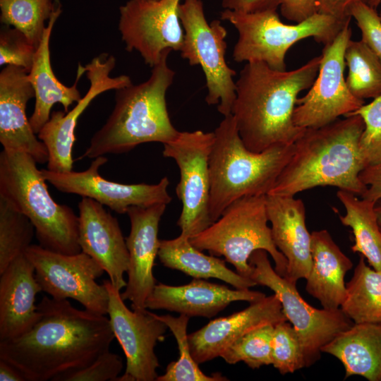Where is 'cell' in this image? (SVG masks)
I'll list each match as a JSON object with an SVG mask.
<instances>
[{
	"instance_id": "cell-1",
	"label": "cell",
	"mask_w": 381,
	"mask_h": 381,
	"mask_svg": "<svg viewBox=\"0 0 381 381\" xmlns=\"http://www.w3.org/2000/svg\"><path fill=\"white\" fill-rule=\"evenodd\" d=\"M37 307L40 318L32 329L0 341V359L20 370L26 381H58L109 350L115 337L106 315L47 296Z\"/></svg>"
},
{
	"instance_id": "cell-2",
	"label": "cell",
	"mask_w": 381,
	"mask_h": 381,
	"mask_svg": "<svg viewBox=\"0 0 381 381\" xmlns=\"http://www.w3.org/2000/svg\"><path fill=\"white\" fill-rule=\"evenodd\" d=\"M321 55L291 71H278L260 61L246 62L236 82L231 114L246 147L262 152L279 144H294L306 128L296 126L293 113L298 94L311 87Z\"/></svg>"
},
{
	"instance_id": "cell-3",
	"label": "cell",
	"mask_w": 381,
	"mask_h": 381,
	"mask_svg": "<svg viewBox=\"0 0 381 381\" xmlns=\"http://www.w3.org/2000/svg\"><path fill=\"white\" fill-rule=\"evenodd\" d=\"M318 128H306L293 155L267 195L294 196L318 186H334L361 196L359 178L365 164L360 149L364 122L358 114Z\"/></svg>"
},
{
	"instance_id": "cell-4",
	"label": "cell",
	"mask_w": 381,
	"mask_h": 381,
	"mask_svg": "<svg viewBox=\"0 0 381 381\" xmlns=\"http://www.w3.org/2000/svg\"><path fill=\"white\" fill-rule=\"evenodd\" d=\"M171 50H165L149 78L115 90L114 107L102 127L91 138L79 159L129 152L151 142L168 143L177 138L169 118L166 95L175 72L168 65Z\"/></svg>"
},
{
	"instance_id": "cell-5",
	"label": "cell",
	"mask_w": 381,
	"mask_h": 381,
	"mask_svg": "<svg viewBox=\"0 0 381 381\" xmlns=\"http://www.w3.org/2000/svg\"><path fill=\"white\" fill-rule=\"evenodd\" d=\"M209 159L212 222L234 201L246 196L267 195L291 159L294 144H279L262 152L248 150L242 141L232 114L214 131Z\"/></svg>"
},
{
	"instance_id": "cell-6",
	"label": "cell",
	"mask_w": 381,
	"mask_h": 381,
	"mask_svg": "<svg viewBox=\"0 0 381 381\" xmlns=\"http://www.w3.org/2000/svg\"><path fill=\"white\" fill-rule=\"evenodd\" d=\"M36 164L25 152L3 149L0 196L30 220L40 246L63 254L79 253L78 216L70 207L54 201Z\"/></svg>"
},
{
	"instance_id": "cell-7",
	"label": "cell",
	"mask_w": 381,
	"mask_h": 381,
	"mask_svg": "<svg viewBox=\"0 0 381 381\" xmlns=\"http://www.w3.org/2000/svg\"><path fill=\"white\" fill-rule=\"evenodd\" d=\"M220 18L238 31L232 54L235 61H260L278 71L286 70L285 56L294 44L313 37L327 45L351 21L317 13L303 22L289 25L281 21L277 10L250 13L224 10Z\"/></svg>"
},
{
	"instance_id": "cell-8",
	"label": "cell",
	"mask_w": 381,
	"mask_h": 381,
	"mask_svg": "<svg viewBox=\"0 0 381 381\" xmlns=\"http://www.w3.org/2000/svg\"><path fill=\"white\" fill-rule=\"evenodd\" d=\"M268 222L266 195L246 196L229 205L216 221L190 238V242L202 251L224 256L236 272L246 277L251 272L250 255L265 250L273 259L275 271L284 277L287 260L273 241Z\"/></svg>"
},
{
	"instance_id": "cell-9",
	"label": "cell",
	"mask_w": 381,
	"mask_h": 381,
	"mask_svg": "<svg viewBox=\"0 0 381 381\" xmlns=\"http://www.w3.org/2000/svg\"><path fill=\"white\" fill-rule=\"evenodd\" d=\"M184 31L181 56L190 66H200L206 82L205 102L217 105L224 116L231 114L236 99V71L226 61L227 35L219 20L208 23L202 0H183L179 8Z\"/></svg>"
},
{
	"instance_id": "cell-10",
	"label": "cell",
	"mask_w": 381,
	"mask_h": 381,
	"mask_svg": "<svg viewBox=\"0 0 381 381\" xmlns=\"http://www.w3.org/2000/svg\"><path fill=\"white\" fill-rule=\"evenodd\" d=\"M250 278L257 284L272 290L279 298L283 313L292 325L301 343L306 368L316 363L321 349L354 322L341 311L318 309L308 304L292 283L272 267L265 250L254 251L248 260Z\"/></svg>"
},
{
	"instance_id": "cell-11",
	"label": "cell",
	"mask_w": 381,
	"mask_h": 381,
	"mask_svg": "<svg viewBox=\"0 0 381 381\" xmlns=\"http://www.w3.org/2000/svg\"><path fill=\"white\" fill-rule=\"evenodd\" d=\"M214 140V132L197 130L180 132L176 139L164 144L163 156L173 159L179 169L176 193L182 210L177 225L181 234L189 238L212 224L209 159Z\"/></svg>"
},
{
	"instance_id": "cell-12",
	"label": "cell",
	"mask_w": 381,
	"mask_h": 381,
	"mask_svg": "<svg viewBox=\"0 0 381 381\" xmlns=\"http://www.w3.org/2000/svg\"><path fill=\"white\" fill-rule=\"evenodd\" d=\"M24 254L34 266L42 291L54 299H73L87 310L107 315V289L96 282L104 270L90 256L82 251L59 253L32 244Z\"/></svg>"
},
{
	"instance_id": "cell-13",
	"label": "cell",
	"mask_w": 381,
	"mask_h": 381,
	"mask_svg": "<svg viewBox=\"0 0 381 381\" xmlns=\"http://www.w3.org/2000/svg\"><path fill=\"white\" fill-rule=\"evenodd\" d=\"M352 34L347 23L335 39L325 45L317 77L306 95L296 100L293 121L300 128H318L358 110L364 100L356 97L344 79V53Z\"/></svg>"
},
{
	"instance_id": "cell-14",
	"label": "cell",
	"mask_w": 381,
	"mask_h": 381,
	"mask_svg": "<svg viewBox=\"0 0 381 381\" xmlns=\"http://www.w3.org/2000/svg\"><path fill=\"white\" fill-rule=\"evenodd\" d=\"M183 0H128L119 7V30L128 52H138L152 68L167 49L180 51L184 31L179 8Z\"/></svg>"
},
{
	"instance_id": "cell-15",
	"label": "cell",
	"mask_w": 381,
	"mask_h": 381,
	"mask_svg": "<svg viewBox=\"0 0 381 381\" xmlns=\"http://www.w3.org/2000/svg\"><path fill=\"white\" fill-rule=\"evenodd\" d=\"M102 284L109 294L107 315L110 325L126 358L125 372L116 381L156 380L159 364L155 347L164 339L167 326L147 309H128L121 291L109 279L104 280Z\"/></svg>"
},
{
	"instance_id": "cell-16",
	"label": "cell",
	"mask_w": 381,
	"mask_h": 381,
	"mask_svg": "<svg viewBox=\"0 0 381 381\" xmlns=\"http://www.w3.org/2000/svg\"><path fill=\"white\" fill-rule=\"evenodd\" d=\"M115 57L102 53L85 64V73L90 87L85 95L68 112L54 111L37 133L48 152L47 169L57 173L73 171L72 150L76 140L75 129L80 116L99 95L121 89L132 84L127 75L111 77L116 66Z\"/></svg>"
},
{
	"instance_id": "cell-17",
	"label": "cell",
	"mask_w": 381,
	"mask_h": 381,
	"mask_svg": "<svg viewBox=\"0 0 381 381\" xmlns=\"http://www.w3.org/2000/svg\"><path fill=\"white\" fill-rule=\"evenodd\" d=\"M107 158H95L90 166L83 171L57 173L42 169L46 181L58 190L90 198L106 205L118 214H125L132 206L147 207L156 204H169L171 198L168 193L169 181L163 177L155 184H124L109 181L99 173Z\"/></svg>"
},
{
	"instance_id": "cell-18",
	"label": "cell",
	"mask_w": 381,
	"mask_h": 381,
	"mask_svg": "<svg viewBox=\"0 0 381 381\" xmlns=\"http://www.w3.org/2000/svg\"><path fill=\"white\" fill-rule=\"evenodd\" d=\"M166 207V204L132 206L126 212L131 222L130 234L126 238L129 266L127 284L121 296L123 301H131L133 310H147L145 302L156 285L152 270L160 245L159 224Z\"/></svg>"
},
{
	"instance_id": "cell-19",
	"label": "cell",
	"mask_w": 381,
	"mask_h": 381,
	"mask_svg": "<svg viewBox=\"0 0 381 381\" xmlns=\"http://www.w3.org/2000/svg\"><path fill=\"white\" fill-rule=\"evenodd\" d=\"M78 210L81 251L95 260L107 273L111 284L121 291L127 284L124 273L128 270L129 253L117 219L90 198L82 197Z\"/></svg>"
},
{
	"instance_id": "cell-20",
	"label": "cell",
	"mask_w": 381,
	"mask_h": 381,
	"mask_svg": "<svg viewBox=\"0 0 381 381\" xmlns=\"http://www.w3.org/2000/svg\"><path fill=\"white\" fill-rule=\"evenodd\" d=\"M35 97L28 72L6 66L0 72V143L4 150L31 155L38 164L48 161L44 143L33 131L26 115L28 101Z\"/></svg>"
},
{
	"instance_id": "cell-21",
	"label": "cell",
	"mask_w": 381,
	"mask_h": 381,
	"mask_svg": "<svg viewBox=\"0 0 381 381\" xmlns=\"http://www.w3.org/2000/svg\"><path fill=\"white\" fill-rule=\"evenodd\" d=\"M287 320L275 294L250 303L246 308L226 317L211 320L188 335L190 353L198 364L211 361L237 339L265 325ZM288 321V320H287Z\"/></svg>"
},
{
	"instance_id": "cell-22",
	"label": "cell",
	"mask_w": 381,
	"mask_h": 381,
	"mask_svg": "<svg viewBox=\"0 0 381 381\" xmlns=\"http://www.w3.org/2000/svg\"><path fill=\"white\" fill-rule=\"evenodd\" d=\"M265 294L249 289H231L201 279L182 286L156 284L145 302L146 309L167 310L188 317L212 318L231 302L250 303L260 301Z\"/></svg>"
},
{
	"instance_id": "cell-23",
	"label": "cell",
	"mask_w": 381,
	"mask_h": 381,
	"mask_svg": "<svg viewBox=\"0 0 381 381\" xmlns=\"http://www.w3.org/2000/svg\"><path fill=\"white\" fill-rule=\"evenodd\" d=\"M268 220L273 241L287 260L285 277L296 284L306 279L311 265V234L306 224V207L294 196L267 195Z\"/></svg>"
},
{
	"instance_id": "cell-24",
	"label": "cell",
	"mask_w": 381,
	"mask_h": 381,
	"mask_svg": "<svg viewBox=\"0 0 381 381\" xmlns=\"http://www.w3.org/2000/svg\"><path fill=\"white\" fill-rule=\"evenodd\" d=\"M42 291L34 266L25 254L0 273V341L24 334L39 320L35 302Z\"/></svg>"
},
{
	"instance_id": "cell-25",
	"label": "cell",
	"mask_w": 381,
	"mask_h": 381,
	"mask_svg": "<svg viewBox=\"0 0 381 381\" xmlns=\"http://www.w3.org/2000/svg\"><path fill=\"white\" fill-rule=\"evenodd\" d=\"M62 6L59 0L47 21L42 40L34 56L28 78L35 92V107L30 123L37 135L43 126L49 119L52 107L60 103L68 112L69 107L81 99L78 84L80 78L85 73V66L78 65L75 83L71 86L61 83L56 77L51 65L50 38L54 25L61 16Z\"/></svg>"
},
{
	"instance_id": "cell-26",
	"label": "cell",
	"mask_w": 381,
	"mask_h": 381,
	"mask_svg": "<svg viewBox=\"0 0 381 381\" xmlns=\"http://www.w3.org/2000/svg\"><path fill=\"white\" fill-rule=\"evenodd\" d=\"M311 253L312 265L306 279V289L319 301L322 308L338 310L346 297L344 279L353 263L325 229L311 233Z\"/></svg>"
},
{
	"instance_id": "cell-27",
	"label": "cell",
	"mask_w": 381,
	"mask_h": 381,
	"mask_svg": "<svg viewBox=\"0 0 381 381\" xmlns=\"http://www.w3.org/2000/svg\"><path fill=\"white\" fill-rule=\"evenodd\" d=\"M321 351L342 363L345 378L360 375L369 381H381V323H354Z\"/></svg>"
},
{
	"instance_id": "cell-28",
	"label": "cell",
	"mask_w": 381,
	"mask_h": 381,
	"mask_svg": "<svg viewBox=\"0 0 381 381\" xmlns=\"http://www.w3.org/2000/svg\"><path fill=\"white\" fill-rule=\"evenodd\" d=\"M158 257L164 266L195 279L215 278L238 289L257 285L250 278L229 269L225 260L204 254L190 243L189 238L181 234L173 239L160 240Z\"/></svg>"
},
{
	"instance_id": "cell-29",
	"label": "cell",
	"mask_w": 381,
	"mask_h": 381,
	"mask_svg": "<svg viewBox=\"0 0 381 381\" xmlns=\"http://www.w3.org/2000/svg\"><path fill=\"white\" fill-rule=\"evenodd\" d=\"M337 196L346 210L344 215H339V219L343 225L351 229L354 236L352 251L363 255L372 268L381 271V229L375 203L342 190L337 191Z\"/></svg>"
},
{
	"instance_id": "cell-30",
	"label": "cell",
	"mask_w": 381,
	"mask_h": 381,
	"mask_svg": "<svg viewBox=\"0 0 381 381\" xmlns=\"http://www.w3.org/2000/svg\"><path fill=\"white\" fill-rule=\"evenodd\" d=\"M340 308L354 323H381V271L360 255Z\"/></svg>"
},
{
	"instance_id": "cell-31",
	"label": "cell",
	"mask_w": 381,
	"mask_h": 381,
	"mask_svg": "<svg viewBox=\"0 0 381 381\" xmlns=\"http://www.w3.org/2000/svg\"><path fill=\"white\" fill-rule=\"evenodd\" d=\"M348 66L346 85L356 97L375 99L381 95V60L363 41L348 42L344 53Z\"/></svg>"
},
{
	"instance_id": "cell-32",
	"label": "cell",
	"mask_w": 381,
	"mask_h": 381,
	"mask_svg": "<svg viewBox=\"0 0 381 381\" xmlns=\"http://www.w3.org/2000/svg\"><path fill=\"white\" fill-rule=\"evenodd\" d=\"M58 0H0V21L25 35L37 47Z\"/></svg>"
},
{
	"instance_id": "cell-33",
	"label": "cell",
	"mask_w": 381,
	"mask_h": 381,
	"mask_svg": "<svg viewBox=\"0 0 381 381\" xmlns=\"http://www.w3.org/2000/svg\"><path fill=\"white\" fill-rule=\"evenodd\" d=\"M157 318L166 324L174 336L179 351V358L171 362L164 374L158 376L156 381H223L228 380L220 373L205 375L199 368L190 353L187 326L190 317L180 315L173 317L170 315H158Z\"/></svg>"
},
{
	"instance_id": "cell-34",
	"label": "cell",
	"mask_w": 381,
	"mask_h": 381,
	"mask_svg": "<svg viewBox=\"0 0 381 381\" xmlns=\"http://www.w3.org/2000/svg\"><path fill=\"white\" fill-rule=\"evenodd\" d=\"M30 220L0 196V273L32 245Z\"/></svg>"
},
{
	"instance_id": "cell-35",
	"label": "cell",
	"mask_w": 381,
	"mask_h": 381,
	"mask_svg": "<svg viewBox=\"0 0 381 381\" xmlns=\"http://www.w3.org/2000/svg\"><path fill=\"white\" fill-rule=\"evenodd\" d=\"M274 325L268 324L248 332L220 356L226 363L244 362L250 368L272 364V339Z\"/></svg>"
},
{
	"instance_id": "cell-36",
	"label": "cell",
	"mask_w": 381,
	"mask_h": 381,
	"mask_svg": "<svg viewBox=\"0 0 381 381\" xmlns=\"http://www.w3.org/2000/svg\"><path fill=\"white\" fill-rule=\"evenodd\" d=\"M272 364L282 375L306 368L301 343L294 327L287 320L274 325Z\"/></svg>"
},
{
	"instance_id": "cell-37",
	"label": "cell",
	"mask_w": 381,
	"mask_h": 381,
	"mask_svg": "<svg viewBox=\"0 0 381 381\" xmlns=\"http://www.w3.org/2000/svg\"><path fill=\"white\" fill-rule=\"evenodd\" d=\"M351 114L360 115L364 122L360 149L365 166L381 164V95Z\"/></svg>"
},
{
	"instance_id": "cell-38",
	"label": "cell",
	"mask_w": 381,
	"mask_h": 381,
	"mask_svg": "<svg viewBox=\"0 0 381 381\" xmlns=\"http://www.w3.org/2000/svg\"><path fill=\"white\" fill-rule=\"evenodd\" d=\"M37 47L19 30L4 25L0 30V65L30 71Z\"/></svg>"
},
{
	"instance_id": "cell-39",
	"label": "cell",
	"mask_w": 381,
	"mask_h": 381,
	"mask_svg": "<svg viewBox=\"0 0 381 381\" xmlns=\"http://www.w3.org/2000/svg\"><path fill=\"white\" fill-rule=\"evenodd\" d=\"M122 369L121 358L108 350L89 365L64 375L58 381H116Z\"/></svg>"
},
{
	"instance_id": "cell-40",
	"label": "cell",
	"mask_w": 381,
	"mask_h": 381,
	"mask_svg": "<svg viewBox=\"0 0 381 381\" xmlns=\"http://www.w3.org/2000/svg\"><path fill=\"white\" fill-rule=\"evenodd\" d=\"M361 32L363 40L381 60V18L376 9L359 2L350 11Z\"/></svg>"
},
{
	"instance_id": "cell-41",
	"label": "cell",
	"mask_w": 381,
	"mask_h": 381,
	"mask_svg": "<svg viewBox=\"0 0 381 381\" xmlns=\"http://www.w3.org/2000/svg\"><path fill=\"white\" fill-rule=\"evenodd\" d=\"M279 7L284 18L298 23L318 13V0H279Z\"/></svg>"
},
{
	"instance_id": "cell-42",
	"label": "cell",
	"mask_w": 381,
	"mask_h": 381,
	"mask_svg": "<svg viewBox=\"0 0 381 381\" xmlns=\"http://www.w3.org/2000/svg\"><path fill=\"white\" fill-rule=\"evenodd\" d=\"M222 6L224 10L250 13L277 10L279 0H222Z\"/></svg>"
},
{
	"instance_id": "cell-43",
	"label": "cell",
	"mask_w": 381,
	"mask_h": 381,
	"mask_svg": "<svg viewBox=\"0 0 381 381\" xmlns=\"http://www.w3.org/2000/svg\"><path fill=\"white\" fill-rule=\"evenodd\" d=\"M359 178L367 186L361 198L375 203L381 200V164L366 167L361 172Z\"/></svg>"
},
{
	"instance_id": "cell-44",
	"label": "cell",
	"mask_w": 381,
	"mask_h": 381,
	"mask_svg": "<svg viewBox=\"0 0 381 381\" xmlns=\"http://www.w3.org/2000/svg\"><path fill=\"white\" fill-rule=\"evenodd\" d=\"M370 0H318V13L330 16L340 20L351 19L352 6L359 2L369 4Z\"/></svg>"
},
{
	"instance_id": "cell-45",
	"label": "cell",
	"mask_w": 381,
	"mask_h": 381,
	"mask_svg": "<svg viewBox=\"0 0 381 381\" xmlns=\"http://www.w3.org/2000/svg\"><path fill=\"white\" fill-rule=\"evenodd\" d=\"M1 381H26L20 370L11 363L0 359Z\"/></svg>"
},
{
	"instance_id": "cell-46",
	"label": "cell",
	"mask_w": 381,
	"mask_h": 381,
	"mask_svg": "<svg viewBox=\"0 0 381 381\" xmlns=\"http://www.w3.org/2000/svg\"><path fill=\"white\" fill-rule=\"evenodd\" d=\"M375 210L377 216V222L381 229V200L375 203Z\"/></svg>"
},
{
	"instance_id": "cell-47",
	"label": "cell",
	"mask_w": 381,
	"mask_h": 381,
	"mask_svg": "<svg viewBox=\"0 0 381 381\" xmlns=\"http://www.w3.org/2000/svg\"><path fill=\"white\" fill-rule=\"evenodd\" d=\"M380 3H381V0H370L368 4L371 7L376 9Z\"/></svg>"
},
{
	"instance_id": "cell-48",
	"label": "cell",
	"mask_w": 381,
	"mask_h": 381,
	"mask_svg": "<svg viewBox=\"0 0 381 381\" xmlns=\"http://www.w3.org/2000/svg\"><path fill=\"white\" fill-rule=\"evenodd\" d=\"M379 15H380V18H381V9H380V11Z\"/></svg>"
}]
</instances>
